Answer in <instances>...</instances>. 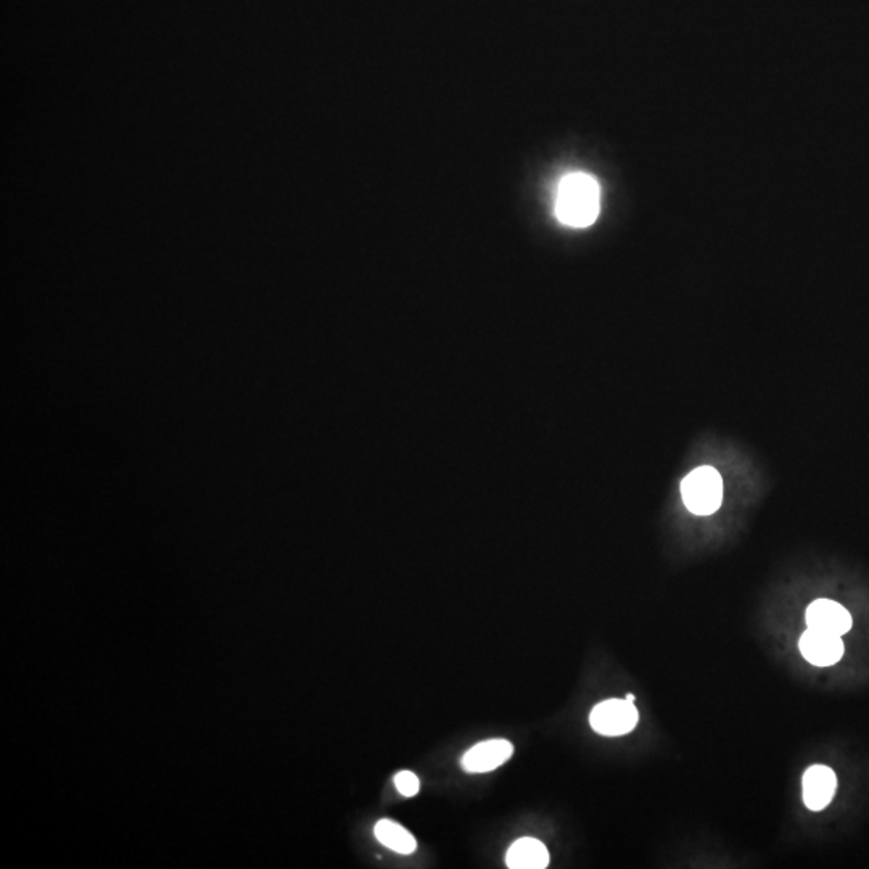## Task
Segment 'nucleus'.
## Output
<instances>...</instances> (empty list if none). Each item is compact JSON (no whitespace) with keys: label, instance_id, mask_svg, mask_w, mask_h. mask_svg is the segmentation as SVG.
<instances>
[{"label":"nucleus","instance_id":"1","mask_svg":"<svg viewBox=\"0 0 869 869\" xmlns=\"http://www.w3.org/2000/svg\"><path fill=\"white\" fill-rule=\"evenodd\" d=\"M555 216L569 228H589L601 211V186L588 173L565 174L555 194Z\"/></svg>","mask_w":869,"mask_h":869},{"label":"nucleus","instance_id":"2","mask_svg":"<svg viewBox=\"0 0 869 869\" xmlns=\"http://www.w3.org/2000/svg\"><path fill=\"white\" fill-rule=\"evenodd\" d=\"M681 498L689 512L712 515L722 508L723 478L715 467L703 466L684 477Z\"/></svg>","mask_w":869,"mask_h":869},{"label":"nucleus","instance_id":"3","mask_svg":"<svg viewBox=\"0 0 869 869\" xmlns=\"http://www.w3.org/2000/svg\"><path fill=\"white\" fill-rule=\"evenodd\" d=\"M639 722V712L635 703L627 699H608L597 703L591 715L589 723L595 733L602 735H628Z\"/></svg>","mask_w":869,"mask_h":869},{"label":"nucleus","instance_id":"4","mask_svg":"<svg viewBox=\"0 0 869 869\" xmlns=\"http://www.w3.org/2000/svg\"><path fill=\"white\" fill-rule=\"evenodd\" d=\"M799 649L807 662L815 667L836 665L843 656V642L841 636L831 635L818 629H807L799 641Z\"/></svg>","mask_w":869,"mask_h":869},{"label":"nucleus","instance_id":"5","mask_svg":"<svg viewBox=\"0 0 869 869\" xmlns=\"http://www.w3.org/2000/svg\"><path fill=\"white\" fill-rule=\"evenodd\" d=\"M512 754L514 746L506 739H489L467 750L461 767L467 773H489L508 762Z\"/></svg>","mask_w":869,"mask_h":869},{"label":"nucleus","instance_id":"6","mask_svg":"<svg viewBox=\"0 0 869 869\" xmlns=\"http://www.w3.org/2000/svg\"><path fill=\"white\" fill-rule=\"evenodd\" d=\"M837 776L830 767L813 765L803 775V802L811 811L826 809L836 796Z\"/></svg>","mask_w":869,"mask_h":869},{"label":"nucleus","instance_id":"7","mask_svg":"<svg viewBox=\"0 0 869 869\" xmlns=\"http://www.w3.org/2000/svg\"><path fill=\"white\" fill-rule=\"evenodd\" d=\"M807 625L810 629H818L831 635L843 636L852 628V616L839 602L818 599L807 608Z\"/></svg>","mask_w":869,"mask_h":869},{"label":"nucleus","instance_id":"8","mask_svg":"<svg viewBox=\"0 0 869 869\" xmlns=\"http://www.w3.org/2000/svg\"><path fill=\"white\" fill-rule=\"evenodd\" d=\"M549 850L544 843L533 837H521L515 841L506 855L510 869H544L549 866Z\"/></svg>","mask_w":869,"mask_h":869},{"label":"nucleus","instance_id":"9","mask_svg":"<svg viewBox=\"0 0 869 869\" xmlns=\"http://www.w3.org/2000/svg\"><path fill=\"white\" fill-rule=\"evenodd\" d=\"M374 832L377 841L381 845L393 850L396 853L411 855L417 849L414 836L408 830H404L402 824L392 821V820H381V821L377 822Z\"/></svg>","mask_w":869,"mask_h":869},{"label":"nucleus","instance_id":"10","mask_svg":"<svg viewBox=\"0 0 869 869\" xmlns=\"http://www.w3.org/2000/svg\"><path fill=\"white\" fill-rule=\"evenodd\" d=\"M395 786L398 792L404 797H414L421 790V781L413 771H400L395 776Z\"/></svg>","mask_w":869,"mask_h":869},{"label":"nucleus","instance_id":"11","mask_svg":"<svg viewBox=\"0 0 869 869\" xmlns=\"http://www.w3.org/2000/svg\"><path fill=\"white\" fill-rule=\"evenodd\" d=\"M627 701H629V703H635V695L627 694Z\"/></svg>","mask_w":869,"mask_h":869}]
</instances>
